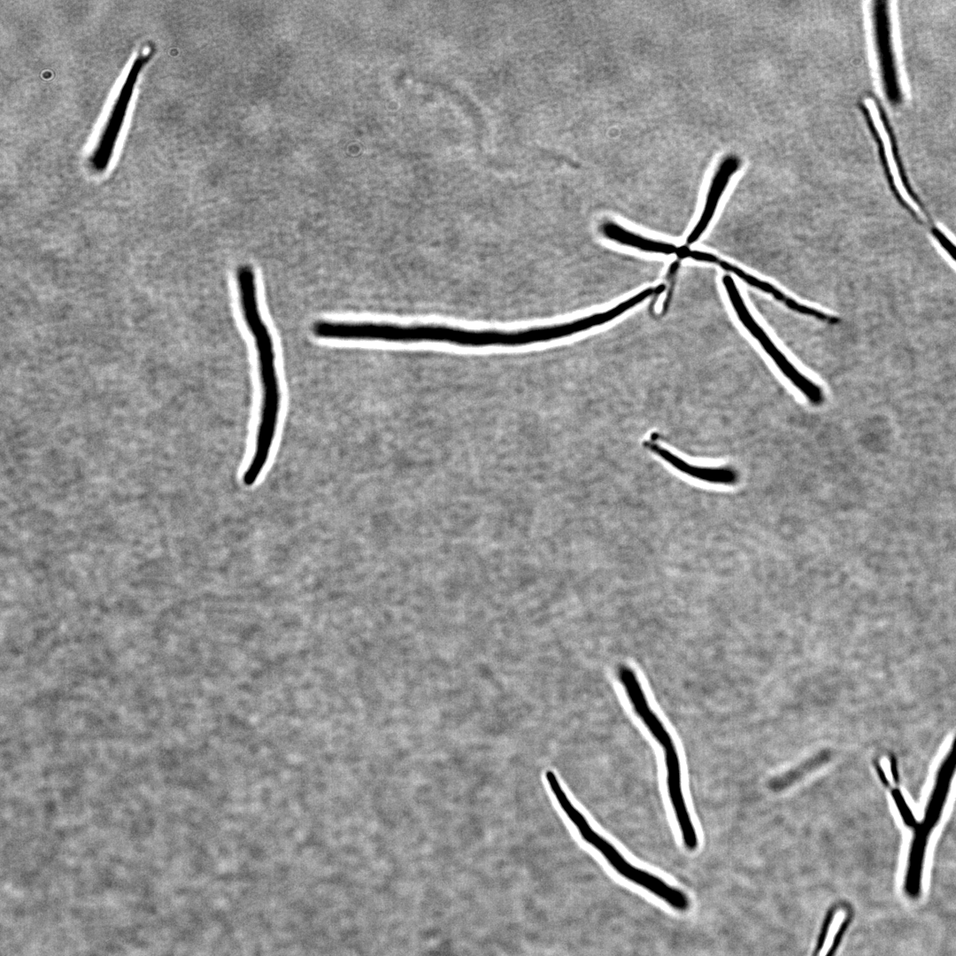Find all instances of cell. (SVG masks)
I'll return each mask as SVG.
<instances>
[{
  "mask_svg": "<svg viewBox=\"0 0 956 956\" xmlns=\"http://www.w3.org/2000/svg\"><path fill=\"white\" fill-rule=\"evenodd\" d=\"M890 769H891V774H892L894 781L896 783H898V773L897 763H896V760H895L894 757L890 758Z\"/></svg>",
  "mask_w": 956,
  "mask_h": 956,
  "instance_id": "cell-15",
  "label": "cell"
},
{
  "mask_svg": "<svg viewBox=\"0 0 956 956\" xmlns=\"http://www.w3.org/2000/svg\"><path fill=\"white\" fill-rule=\"evenodd\" d=\"M643 445L670 466L693 479L721 485H733L738 481V474L734 468L691 464L657 442L653 435L644 441Z\"/></svg>",
  "mask_w": 956,
  "mask_h": 956,
  "instance_id": "cell-10",
  "label": "cell"
},
{
  "mask_svg": "<svg viewBox=\"0 0 956 956\" xmlns=\"http://www.w3.org/2000/svg\"><path fill=\"white\" fill-rule=\"evenodd\" d=\"M864 104L868 117L872 121L874 129L880 140L892 189L902 206L918 223H920L921 216L919 212L921 211V213L923 216L927 215L928 212L914 194L911 192L907 183H906L903 178L904 176L901 173L896 158L890 134L882 112L880 108L877 107V104L873 98H865Z\"/></svg>",
  "mask_w": 956,
  "mask_h": 956,
  "instance_id": "cell-6",
  "label": "cell"
},
{
  "mask_svg": "<svg viewBox=\"0 0 956 956\" xmlns=\"http://www.w3.org/2000/svg\"><path fill=\"white\" fill-rule=\"evenodd\" d=\"M852 910L845 902L831 906L822 921L813 956H834L852 922Z\"/></svg>",
  "mask_w": 956,
  "mask_h": 956,
  "instance_id": "cell-11",
  "label": "cell"
},
{
  "mask_svg": "<svg viewBox=\"0 0 956 956\" xmlns=\"http://www.w3.org/2000/svg\"><path fill=\"white\" fill-rule=\"evenodd\" d=\"M955 773L956 736L937 769L924 815L914 828L903 886L905 894L911 899H917L921 896L927 845L930 834L942 817Z\"/></svg>",
  "mask_w": 956,
  "mask_h": 956,
  "instance_id": "cell-4",
  "label": "cell"
},
{
  "mask_svg": "<svg viewBox=\"0 0 956 956\" xmlns=\"http://www.w3.org/2000/svg\"><path fill=\"white\" fill-rule=\"evenodd\" d=\"M722 281L729 294L732 305L736 312L739 320L751 334L759 341L765 351L774 360L782 374L790 383L800 391L804 397L813 405H820L824 401L822 389L812 380L800 373L783 355V353L770 340L767 335L755 322L744 305L739 292L729 275L723 277Z\"/></svg>",
  "mask_w": 956,
  "mask_h": 956,
  "instance_id": "cell-5",
  "label": "cell"
},
{
  "mask_svg": "<svg viewBox=\"0 0 956 956\" xmlns=\"http://www.w3.org/2000/svg\"><path fill=\"white\" fill-rule=\"evenodd\" d=\"M617 675L634 712L663 750L668 797L683 844L688 850L694 851L698 847V838L683 796L681 762L675 742L650 706L635 671L627 665H621Z\"/></svg>",
  "mask_w": 956,
  "mask_h": 956,
  "instance_id": "cell-2",
  "label": "cell"
},
{
  "mask_svg": "<svg viewBox=\"0 0 956 956\" xmlns=\"http://www.w3.org/2000/svg\"><path fill=\"white\" fill-rule=\"evenodd\" d=\"M150 55L141 54L134 61L120 89L107 121L101 132L98 143L92 154L91 163L96 169H103L109 163L120 131L121 129L126 112L128 108L130 98L137 81L140 70L144 66Z\"/></svg>",
  "mask_w": 956,
  "mask_h": 956,
  "instance_id": "cell-7",
  "label": "cell"
},
{
  "mask_svg": "<svg viewBox=\"0 0 956 956\" xmlns=\"http://www.w3.org/2000/svg\"><path fill=\"white\" fill-rule=\"evenodd\" d=\"M873 24L879 69L888 100L898 104L901 99L890 35L889 6L885 1L873 3Z\"/></svg>",
  "mask_w": 956,
  "mask_h": 956,
  "instance_id": "cell-8",
  "label": "cell"
},
{
  "mask_svg": "<svg viewBox=\"0 0 956 956\" xmlns=\"http://www.w3.org/2000/svg\"><path fill=\"white\" fill-rule=\"evenodd\" d=\"M741 166L740 158L733 154L727 155L720 162L708 189L705 207L700 220L687 238V244L695 243L705 230L711 221L721 197L726 189L731 177Z\"/></svg>",
  "mask_w": 956,
  "mask_h": 956,
  "instance_id": "cell-12",
  "label": "cell"
},
{
  "mask_svg": "<svg viewBox=\"0 0 956 956\" xmlns=\"http://www.w3.org/2000/svg\"><path fill=\"white\" fill-rule=\"evenodd\" d=\"M238 295L244 322L254 339L261 386L260 414L254 451L243 476V483L251 486L270 456L281 410V390L274 341L259 311L257 286L245 283L239 288Z\"/></svg>",
  "mask_w": 956,
  "mask_h": 956,
  "instance_id": "cell-1",
  "label": "cell"
},
{
  "mask_svg": "<svg viewBox=\"0 0 956 956\" xmlns=\"http://www.w3.org/2000/svg\"><path fill=\"white\" fill-rule=\"evenodd\" d=\"M545 778L562 811L575 826L582 838L598 851L620 875L646 890L677 911H686L689 908L690 900L683 891L671 886L660 877L634 866L591 827L582 813L572 803L552 771H547Z\"/></svg>",
  "mask_w": 956,
  "mask_h": 956,
  "instance_id": "cell-3",
  "label": "cell"
},
{
  "mask_svg": "<svg viewBox=\"0 0 956 956\" xmlns=\"http://www.w3.org/2000/svg\"><path fill=\"white\" fill-rule=\"evenodd\" d=\"M891 796L893 797L895 804H896V806L898 807V812L900 813V816H901L903 821L905 822V824L906 826L914 829L916 826L918 821H916L914 815L913 814V813H912L908 804L906 803L904 796L902 795V792L900 791V790L898 789V788L892 789L891 790Z\"/></svg>",
  "mask_w": 956,
  "mask_h": 956,
  "instance_id": "cell-14",
  "label": "cell"
},
{
  "mask_svg": "<svg viewBox=\"0 0 956 956\" xmlns=\"http://www.w3.org/2000/svg\"><path fill=\"white\" fill-rule=\"evenodd\" d=\"M676 255L680 258H693L695 260H699V261H705V262L716 264V265L720 266L725 271H729V272L736 274L738 278L744 281L748 284H750V285H752V286H753V287H755L757 289H759L763 290L764 292H766L767 294L772 295L776 300L783 303L788 308H790V310H793V311H795L797 312H799L801 314L813 316V317H815V318H817V319H819V320H821L822 321H826V322H829V323H831V324H836V323L839 322V320H840L838 318H836L835 316L826 314L824 312H821L819 310H816V309H813V308L800 305L799 303H798L794 299H792V298L787 297L786 295H784L783 292H781L778 289H776L775 286L771 285L770 283H768L767 281H762V280H760V279H759V278H757V277H755L753 275H751L750 274H748L745 271L742 270L738 266H734V265H732V264H730V263H729V262H727L725 260H722V259L719 258L718 257H716V256H714V255H713L711 253L699 251H691L689 248H687L685 246H682V247H678V250L676 251Z\"/></svg>",
  "mask_w": 956,
  "mask_h": 956,
  "instance_id": "cell-9",
  "label": "cell"
},
{
  "mask_svg": "<svg viewBox=\"0 0 956 956\" xmlns=\"http://www.w3.org/2000/svg\"><path fill=\"white\" fill-rule=\"evenodd\" d=\"M601 231L606 238L644 251L669 255L676 253L678 250V247L674 244L644 238L624 229L613 222L604 223Z\"/></svg>",
  "mask_w": 956,
  "mask_h": 956,
  "instance_id": "cell-13",
  "label": "cell"
}]
</instances>
